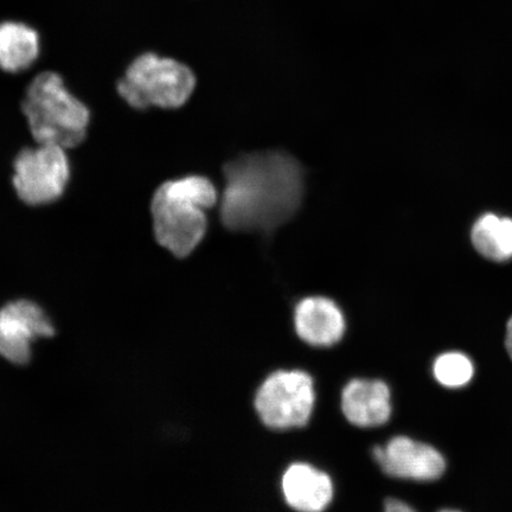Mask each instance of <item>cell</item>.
Here are the masks:
<instances>
[{
    "mask_svg": "<svg viewBox=\"0 0 512 512\" xmlns=\"http://www.w3.org/2000/svg\"><path fill=\"white\" fill-rule=\"evenodd\" d=\"M505 348H507L508 355L512 360V317L507 324V335H505Z\"/></svg>",
    "mask_w": 512,
    "mask_h": 512,
    "instance_id": "obj_16",
    "label": "cell"
},
{
    "mask_svg": "<svg viewBox=\"0 0 512 512\" xmlns=\"http://www.w3.org/2000/svg\"><path fill=\"white\" fill-rule=\"evenodd\" d=\"M281 490L286 503L298 512H323L334 498V483L328 473L306 463L287 467Z\"/></svg>",
    "mask_w": 512,
    "mask_h": 512,
    "instance_id": "obj_11",
    "label": "cell"
},
{
    "mask_svg": "<svg viewBox=\"0 0 512 512\" xmlns=\"http://www.w3.org/2000/svg\"><path fill=\"white\" fill-rule=\"evenodd\" d=\"M315 401V386L309 374L278 370L262 382L254 405L262 424L285 431L309 424Z\"/></svg>",
    "mask_w": 512,
    "mask_h": 512,
    "instance_id": "obj_4",
    "label": "cell"
},
{
    "mask_svg": "<svg viewBox=\"0 0 512 512\" xmlns=\"http://www.w3.org/2000/svg\"><path fill=\"white\" fill-rule=\"evenodd\" d=\"M438 512H462V511H459L456 509H443V510H439Z\"/></svg>",
    "mask_w": 512,
    "mask_h": 512,
    "instance_id": "obj_17",
    "label": "cell"
},
{
    "mask_svg": "<svg viewBox=\"0 0 512 512\" xmlns=\"http://www.w3.org/2000/svg\"><path fill=\"white\" fill-rule=\"evenodd\" d=\"M55 334L47 313L30 300H16L0 309V356L16 366L31 361L32 344L38 339Z\"/></svg>",
    "mask_w": 512,
    "mask_h": 512,
    "instance_id": "obj_7",
    "label": "cell"
},
{
    "mask_svg": "<svg viewBox=\"0 0 512 512\" xmlns=\"http://www.w3.org/2000/svg\"><path fill=\"white\" fill-rule=\"evenodd\" d=\"M471 242L485 259L507 262L512 259V219L488 213L479 217L471 229Z\"/></svg>",
    "mask_w": 512,
    "mask_h": 512,
    "instance_id": "obj_13",
    "label": "cell"
},
{
    "mask_svg": "<svg viewBox=\"0 0 512 512\" xmlns=\"http://www.w3.org/2000/svg\"><path fill=\"white\" fill-rule=\"evenodd\" d=\"M373 457L389 477L415 482H434L444 476L447 466L437 448L405 435L374 447Z\"/></svg>",
    "mask_w": 512,
    "mask_h": 512,
    "instance_id": "obj_8",
    "label": "cell"
},
{
    "mask_svg": "<svg viewBox=\"0 0 512 512\" xmlns=\"http://www.w3.org/2000/svg\"><path fill=\"white\" fill-rule=\"evenodd\" d=\"M22 110L38 144L70 149L80 145L87 136L91 113L68 91L59 74L37 75L25 93Z\"/></svg>",
    "mask_w": 512,
    "mask_h": 512,
    "instance_id": "obj_2",
    "label": "cell"
},
{
    "mask_svg": "<svg viewBox=\"0 0 512 512\" xmlns=\"http://www.w3.org/2000/svg\"><path fill=\"white\" fill-rule=\"evenodd\" d=\"M434 380L447 389H462L476 374L475 363L462 351H447L435 358L432 366Z\"/></svg>",
    "mask_w": 512,
    "mask_h": 512,
    "instance_id": "obj_14",
    "label": "cell"
},
{
    "mask_svg": "<svg viewBox=\"0 0 512 512\" xmlns=\"http://www.w3.org/2000/svg\"><path fill=\"white\" fill-rule=\"evenodd\" d=\"M384 512H418L406 502L400 499L389 498L384 503Z\"/></svg>",
    "mask_w": 512,
    "mask_h": 512,
    "instance_id": "obj_15",
    "label": "cell"
},
{
    "mask_svg": "<svg viewBox=\"0 0 512 512\" xmlns=\"http://www.w3.org/2000/svg\"><path fill=\"white\" fill-rule=\"evenodd\" d=\"M294 328L303 342L329 348L343 338L347 320L339 305L324 296L305 297L294 309Z\"/></svg>",
    "mask_w": 512,
    "mask_h": 512,
    "instance_id": "obj_9",
    "label": "cell"
},
{
    "mask_svg": "<svg viewBox=\"0 0 512 512\" xmlns=\"http://www.w3.org/2000/svg\"><path fill=\"white\" fill-rule=\"evenodd\" d=\"M342 411L351 425L362 428L380 427L392 416V395L381 380L356 379L344 387Z\"/></svg>",
    "mask_w": 512,
    "mask_h": 512,
    "instance_id": "obj_10",
    "label": "cell"
},
{
    "mask_svg": "<svg viewBox=\"0 0 512 512\" xmlns=\"http://www.w3.org/2000/svg\"><path fill=\"white\" fill-rule=\"evenodd\" d=\"M14 171L18 197L28 206H46L66 191L70 176L66 149L50 144L24 149L15 159Z\"/></svg>",
    "mask_w": 512,
    "mask_h": 512,
    "instance_id": "obj_5",
    "label": "cell"
},
{
    "mask_svg": "<svg viewBox=\"0 0 512 512\" xmlns=\"http://www.w3.org/2000/svg\"><path fill=\"white\" fill-rule=\"evenodd\" d=\"M151 213L156 240L177 258H187L207 234L206 210L172 194L163 184L153 195Z\"/></svg>",
    "mask_w": 512,
    "mask_h": 512,
    "instance_id": "obj_6",
    "label": "cell"
},
{
    "mask_svg": "<svg viewBox=\"0 0 512 512\" xmlns=\"http://www.w3.org/2000/svg\"><path fill=\"white\" fill-rule=\"evenodd\" d=\"M37 31L19 22L0 23V68L8 73L29 69L40 56Z\"/></svg>",
    "mask_w": 512,
    "mask_h": 512,
    "instance_id": "obj_12",
    "label": "cell"
},
{
    "mask_svg": "<svg viewBox=\"0 0 512 512\" xmlns=\"http://www.w3.org/2000/svg\"><path fill=\"white\" fill-rule=\"evenodd\" d=\"M220 216L235 233L272 238L303 206L306 171L281 150L242 153L223 166Z\"/></svg>",
    "mask_w": 512,
    "mask_h": 512,
    "instance_id": "obj_1",
    "label": "cell"
},
{
    "mask_svg": "<svg viewBox=\"0 0 512 512\" xmlns=\"http://www.w3.org/2000/svg\"><path fill=\"white\" fill-rule=\"evenodd\" d=\"M195 87L196 76L188 66L153 53L137 57L118 82L121 98L137 110L182 107Z\"/></svg>",
    "mask_w": 512,
    "mask_h": 512,
    "instance_id": "obj_3",
    "label": "cell"
}]
</instances>
